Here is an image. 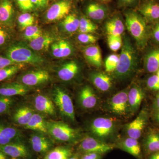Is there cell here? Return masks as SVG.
Returning a JSON list of instances; mask_svg holds the SVG:
<instances>
[{"instance_id":"484cf974","label":"cell","mask_w":159,"mask_h":159,"mask_svg":"<svg viewBox=\"0 0 159 159\" xmlns=\"http://www.w3.org/2000/svg\"><path fill=\"white\" fill-rule=\"evenodd\" d=\"M87 15L94 20H102L107 16L108 10L105 6L98 3H93L89 4L86 9Z\"/></svg>"},{"instance_id":"30bf717a","label":"cell","mask_w":159,"mask_h":159,"mask_svg":"<svg viewBox=\"0 0 159 159\" xmlns=\"http://www.w3.org/2000/svg\"><path fill=\"white\" fill-rule=\"evenodd\" d=\"M71 8L70 2L61 0L54 3L46 12L45 19L48 22L61 19L68 15Z\"/></svg>"},{"instance_id":"60d3db41","label":"cell","mask_w":159,"mask_h":159,"mask_svg":"<svg viewBox=\"0 0 159 159\" xmlns=\"http://www.w3.org/2000/svg\"><path fill=\"white\" fill-rule=\"evenodd\" d=\"M119 56L118 54H113L109 55L106 59L105 68L107 72H114L116 69L119 61Z\"/></svg>"},{"instance_id":"d590c367","label":"cell","mask_w":159,"mask_h":159,"mask_svg":"<svg viewBox=\"0 0 159 159\" xmlns=\"http://www.w3.org/2000/svg\"><path fill=\"white\" fill-rule=\"evenodd\" d=\"M23 66V64H16L0 69V82L13 77L17 74Z\"/></svg>"},{"instance_id":"94428289","label":"cell","mask_w":159,"mask_h":159,"mask_svg":"<svg viewBox=\"0 0 159 159\" xmlns=\"http://www.w3.org/2000/svg\"></svg>"},{"instance_id":"6f0895ef","label":"cell","mask_w":159,"mask_h":159,"mask_svg":"<svg viewBox=\"0 0 159 159\" xmlns=\"http://www.w3.org/2000/svg\"><path fill=\"white\" fill-rule=\"evenodd\" d=\"M157 76H158L159 77V70L158 71H157Z\"/></svg>"},{"instance_id":"4316f807","label":"cell","mask_w":159,"mask_h":159,"mask_svg":"<svg viewBox=\"0 0 159 159\" xmlns=\"http://www.w3.org/2000/svg\"><path fill=\"white\" fill-rule=\"evenodd\" d=\"M51 50L53 56L56 58L68 57L73 51L70 44L65 40H61L51 45Z\"/></svg>"},{"instance_id":"5b68a950","label":"cell","mask_w":159,"mask_h":159,"mask_svg":"<svg viewBox=\"0 0 159 159\" xmlns=\"http://www.w3.org/2000/svg\"><path fill=\"white\" fill-rule=\"evenodd\" d=\"M51 98L62 116L73 122L75 121L74 104L70 97L66 92L56 87L52 92Z\"/></svg>"},{"instance_id":"277c9868","label":"cell","mask_w":159,"mask_h":159,"mask_svg":"<svg viewBox=\"0 0 159 159\" xmlns=\"http://www.w3.org/2000/svg\"><path fill=\"white\" fill-rule=\"evenodd\" d=\"M48 134L54 140L60 143L74 144L79 140L78 130L66 123L57 121H47Z\"/></svg>"},{"instance_id":"816d5d0a","label":"cell","mask_w":159,"mask_h":159,"mask_svg":"<svg viewBox=\"0 0 159 159\" xmlns=\"http://www.w3.org/2000/svg\"><path fill=\"white\" fill-rule=\"evenodd\" d=\"M145 159H159V152L150 154Z\"/></svg>"},{"instance_id":"52a82bcc","label":"cell","mask_w":159,"mask_h":159,"mask_svg":"<svg viewBox=\"0 0 159 159\" xmlns=\"http://www.w3.org/2000/svg\"><path fill=\"white\" fill-rule=\"evenodd\" d=\"M50 79L48 71L38 69L23 73L18 77L17 82L30 88L42 85L48 82Z\"/></svg>"},{"instance_id":"cb8c5ba5","label":"cell","mask_w":159,"mask_h":159,"mask_svg":"<svg viewBox=\"0 0 159 159\" xmlns=\"http://www.w3.org/2000/svg\"><path fill=\"white\" fill-rule=\"evenodd\" d=\"M143 17L152 21L159 20V4L149 1L144 3L139 9Z\"/></svg>"},{"instance_id":"9f6ffc18","label":"cell","mask_w":159,"mask_h":159,"mask_svg":"<svg viewBox=\"0 0 159 159\" xmlns=\"http://www.w3.org/2000/svg\"><path fill=\"white\" fill-rule=\"evenodd\" d=\"M155 120L159 123V111L155 113L154 116Z\"/></svg>"},{"instance_id":"8d00e7d4","label":"cell","mask_w":159,"mask_h":159,"mask_svg":"<svg viewBox=\"0 0 159 159\" xmlns=\"http://www.w3.org/2000/svg\"><path fill=\"white\" fill-rule=\"evenodd\" d=\"M34 22V16L29 12H24L20 15L17 18L18 25L21 31H24L29 26L33 25Z\"/></svg>"},{"instance_id":"681fc988","label":"cell","mask_w":159,"mask_h":159,"mask_svg":"<svg viewBox=\"0 0 159 159\" xmlns=\"http://www.w3.org/2000/svg\"><path fill=\"white\" fill-rule=\"evenodd\" d=\"M153 108L155 113L159 111V93L157 95L155 99Z\"/></svg>"},{"instance_id":"74e56055","label":"cell","mask_w":159,"mask_h":159,"mask_svg":"<svg viewBox=\"0 0 159 159\" xmlns=\"http://www.w3.org/2000/svg\"><path fill=\"white\" fill-rule=\"evenodd\" d=\"M97 26L85 17H82L80 19L79 30L80 33H90L97 30Z\"/></svg>"},{"instance_id":"ac0fdd59","label":"cell","mask_w":159,"mask_h":159,"mask_svg":"<svg viewBox=\"0 0 159 159\" xmlns=\"http://www.w3.org/2000/svg\"><path fill=\"white\" fill-rule=\"evenodd\" d=\"M142 148L145 159L152 154L159 152V132L152 130L143 139Z\"/></svg>"},{"instance_id":"11a10c76","label":"cell","mask_w":159,"mask_h":159,"mask_svg":"<svg viewBox=\"0 0 159 159\" xmlns=\"http://www.w3.org/2000/svg\"><path fill=\"white\" fill-rule=\"evenodd\" d=\"M8 156L2 152V151L0 150V159H7Z\"/></svg>"},{"instance_id":"ee69618b","label":"cell","mask_w":159,"mask_h":159,"mask_svg":"<svg viewBox=\"0 0 159 159\" xmlns=\"http://www.w3.org/2000/svg\"><path fill=\"white\" fill-rule=\"evenodd\" d=\"M80 42L84 44H93L97 41V37L90 33H80L77 36Z\"/></svg>"},{"instance_id":"db71d44e","label":"cell","mask_w":159,"mask_h":159,"mask_svg":"<svg viewBox=\"0 0 159 159\" xmlns=\"http://www.w3.org/2000/svg\"><path fill=\"white\" fill-rule=\"evenodd\" d=\"M80 154L77 152L76 153H74L72 156L67 159H80Z\"/></svg>"},{"instance_id":"d4e9b609","label":"cell","mask_w":159,"mask_h":159,"mask_svg":"<svg viewBox=\"0 0 159 159\" xmlns=\"http://www.w3.org/2000/svg\"><path fill=\"white\" fill-rule=\"evenodd\" d=\"M90 79L94 86L102 92L109 90L112 86V80L107 74L101 72L92 73Z\"/></svg>"},{"instance_id":"bcb514c9","label":"cell","mask_w":159,"mask_h":159,"mask_svg":"<svg viewBox=\"0 0 159 159\" xmlns=\"http://www.w3.org/2000/svg\"><path fill=\"white\" fill-rule=\"evenodd\" d=\"M103 155L97 152L80 154V159H102Z\"/></svg>"},{"instance_id":"9c48e42d","label":"cell","mask_w":159,"mask_h":159,"mask_svg":"<svg viewBox=\"0 0 159 159\" xmlns=\"http://www.w3.org/2000/svg\"><path fill=\"white\" fill-rule=\"evenodd\" d=\"M16 20V12L12 0H0V25L12 29Z\"/></svg>"},{"instance_id":"91938a15","label":"cell","mask_w":159,"mask_h":159,"mask_svg":"<svg viewBox=\"0 0 159 159\" xmlns=\"http://www.w3.org/2000/svg\"><path fill=\"white\" fill-rule=\"evenodd\" d=\"M11 159H18L14 158H11Z\"/></svg>"},{"instance_id":"d6986e66","label":"cell","mask_w":159,"mask_h":159,"mask_svg":"<svg viewBox=\"0 0 159 159\" xmlns=\"http://www.w3.org/2000/svg\"><path fill=\"white\" fill-rule=\"evenodd\" d=\"M29 88L18 82L4 83L0 85V95L8 97L24 96L29 93Z\"/></svg>"},{"instance_id":"ffe728a7","label":"cell","mask_w":159,"mask_h":159,"mask_svg":"<svg viewBox=\"0 0 159 159\" xmlns=\"http://www.w3.org/2000/svg\"><path fill=\"white\" fill-rule=\"evenodd\" d=\"M79 101L83 108L91 109L97 105V97L90 87L85 86L80 92Z\"/></svg>"},{"instance_id":"1f68e13d","label":"cell","mask_w":159,"mask_h":159,"mask_svg":"<svg viewBox=\"0 0 159 159\" xmlns=\"http://www.w3.org/2000/svg\"><path fill=\"white\" fill-rule=\"evenodd\" d=\"M145 68L149 73H154L159 70V48L151 51L146 56Z\"/></svg>"},{"instance_id":"7402d4cb","label":"cell","mask_w":159,"mask_h":159,"mask_svg":"<svg viewBox=\"0 0 159 159\" xmlns=\"http://www.w3.org/2000/svg\"><path fill=\"white\" fill-rule=\"evenodd\" d=\"M79 67L77 63L70 61L62 65L57 71L58 78L64 81H68L74 79L78 74Z\"/></svg>"},{"instance_id":"603a6c76","label":"cell","mask_w":159,"mask_h":159,"mask_svg":"<svg viewBox=\"0 0 159 159\" xmlns=\"http://www.w3.org/2000/svg\"><path fill=\"white\" fill-rule=\"evenodd\" d=\"M144 97L142 89L137 86L133 87L128 91V108L134 113L139 109Z\"/></svg>"},{"instance_id":"d6a6232c","label":"cell","mask_w":159,"mask_h":159,"mask_svg":"<svg viewBox=\"0 0 159 159\" xmlns=\"http://www.w3.org/2000/svg\"><path fill=\"white\" fill-rule=\"evenodd\" d=\"M106 29L108 35L121 36L124 31V24L119 18H114L106 23Z\"/></svg>"},{"instance_id":"680465c9","label":"cell","mask_w":159,"mask_h":159,"mask_svg":"<svg viewBox=\"0 0 159 159\" xmlns=\"http://www.w3.org/2000/svg\"><path fill=\"white\" fill-rule=\"evenodd\" d=\"M101 1H103V2H107V1H109L110 0H101Z\"/></svg>"},{"instance_id":"8992f818","label":"cell","mask_w":159,"mask_h":159,"mask_svg":"<svg viewBox=\"0 0 159 159\" xmlns=\"http://www.w3.org/2000/svg\"><path fill=\"white\" fill-rule=\"evenodd\" d=\"M115 148L114 145L107 143L98 138L86 136L80 140L77 145L78 153L97 152L105 154Z\"/></svg>"},{"instance_id":"f35d334b","label":"cell","mask_w":159,"mask_h":159,"mask_svg":"<svg viewBox=\"0 0 159 159\" xmlns=\"http://www.w3.org/2000/svg\"><path fill=\"white\" fill-rule=\"evenodd\" d=\"M15 102L13 97L0 95V116L7 113L12 107Z\"/></svg>"},{"instance_id":"ba28073f","label":"cell","mask_w":159,"mask_h":159,"mask_svg":"<svg viewBox=\"0 0 159 159\" xmlns=\"http://www.w3.org/2000/svg\"><path fill=\"white\" fill-rule=\"evenodd\" d=\"M115 124L112 118L99 117L94 119L90 129L95 136L102 140L109 136L113 131Z\"/></svg>"},{"instance_id":"2e32d148","label":"cell","mask_w":159,"mask_h":159,"mask_svg":"<svg viewBox=\"0 0 159 159\" xmlns=\"http://www.w3.org/2000/svg\"><path fill=\"white\" fill-rule=\"evenodd\" d=\"M128 91L124 90L119 92L111 98L109 106L113 112L119 115L126 113L128 108Z\"/></svg>"},{"instance_id":"5bb4252c","label":"cell","mask_w":159,"mask_h":159,"mask_svg":"<svg viewBox=\"0 0 159 159\" xmlns=\"http://www.w3.org/2000/svg\"><path fill=\"white\" fill-rule=\"evenodd\" d=\"M33 105L35 110L42 115L49 116L56 115V109L51 97L44 94H38L33 99Z\"/></svg>"},{"instance_id":"7a4b0ae2","label":"cell","mask_w":159,"mask_h":159,"mask_svg":"<svg viewBox=\"0 0 159 159\" xmlns=\"http://www.w3.org/2000/svg\"><path fill=\"white\" fill-rule=\"evenodd\" d=\"M6 57L16 64H29L33 65L42 64L44 59L30 47L24 43L12 42L5 51Z\"/></svg>"},{"instance_id":"7c38bea8","label":"cell","mask_w":159,"mask_h":159,"mask_svg":"<svg viewBox=\"0 0 159 159\" xmlns=\"http://www.w3.org/2000/svg\"><path fill=\"white\" fill-rule=\"evenodd\" d=\"M45 134L37 132L32 134L30 137V145L34 152L41 154H46L53 148V142Z\"/></svg>"},{"instance_id":"b9f144b4","label":"cell","mask_w":159,"mask_h":159,"mask_svg":"<svg viewBox=\"0 0 159 159\" xmlns=\"http://www.w3.org/2000/svg\"><path fill=\"white\" fill-rule=\"evenodd\" d=\"M107 43L110 49L116 52L121 48L122 45V40L121 36L108 35Z\"/></svg>"},{"instance_id":"7dc6e473","label":"cell","mask_w":159,"mask_h":159,"mask_svg":"<svg viewBox=\"0 0 159 159\" xmlns=\"http://www.w3.org/2000/svg\"><path fill=\"white\" fill-rule=\"evenodd\" d=\"M14 64H16L15 63L11 60L9 59L6 56L3 57L0 55V69Z\"/></svg>"},{"instance_id":"6da1fadb","label":"cell","mask_w":159,"mask_h":159,"mask_svg":"<svg viewBox=\"0 0 159 159\" xmlns=\"http://www.w3.org/2000/svg\"><path fill=\"white\" fill-rule=\"evenodd\" d=\"M137 66L136 52L128 38H125L121 48L115 76L119 80L127 79L134 73Z\"/></svg>"},{"instance_id":"8fae6325","label":"cell","mask_w":159,"mask_h":159,"mask_svg":"<svg viewBox=\"0 0 159 159\" xmlns=\"http://www.w3.org/2000/svg\"><path fill=\"white\" fill-rule=\"evenodd\" d=\"M20 131L7 122L0 121V146L20 141Z\"/></svg>"},{"instance_id":"83f0119b","label":"cell","mask_w":159,"mask_h":159,"mask_svg":"<svg viewBox=\"0 0 159 159\" xmlns=\"http://www.w3.org/2000/svg\"><path fill=\"white\" fill-rule=\"evenodd\" d=\"M24 127L26 129L36 131L38 132L48 134L47 121L41 114L34 113L29 123Z\"/></svg>"},{"instance_id":"44dd1931","label":"cell","mask_w":159,"mask_h":159,"mask_svg":"<svg viewBox=\"0 0 159 159\" xmlns=\"http://www.w3.org/2000/svg\"><path fill=\"white\" fill-rule=\"evenodd\" d=\"M34 113L31 107L27 106L20 107L12 114V121L16 125L24 127L29 123Z\"/></svg>"},{"instance_id":"4dcf8cb0","label":"cell","mask_w":159,"mask_h":159,"mask_svg":"<svg viewBox=\"0 0 159 159\" xmlns=\"http://www.w3.org/2000/svg\"><path fill=\"white\" fill-rule=\"evenodd\" d=\"M54 38L47 34H42L39 37L31 41L29 47L34 51H44L53 43Z\"/></svg>"},{"instance_id":"7bdbcfd3","label":"cell","mask_w":159,"mask_h":159,"mask_svg":"<svg viewBox=\"0 0 159 159\" xmlns=\"http://www.w3.org/2000/svg\"><path fill=\"white\" fill-rule=\"evenodd\" d=\"M20 10L24 12L32 11L34 6L31 0H14Z\"/></svg>"},{"instance_id":"f546056e","label":"cell","mask_w":159,"mask_h":159,"mask_svg":"<svg viewBox=\"0 0 159 159\" xmlns=\"http://www.w3.org/2000/svg\"><path fill=\"white\" fill-rule=\"evenodd\" d=\"M74 154V150L70 146H59L46 153L43 159H67Z\"/></svg>"},{"instance_id":"3957f363","label":"cell","mask_w":159,"mask_h":159,"mask_svg":"<svg viewBox=\"0 0 159 159\" xmlns=\"http://www.w3.org/2000/svg\"><path fill=\"white\" fill-rule=\"evenodd\" d=\"M125 25L132 36L140 48L145 47L148 39V32L145 20L133 11L125 13Z\"/></svg>"},{"instance_id":"9a60e30c","label":"cell","mask_w":159,"mask_h":159,"mask_svg":"<svg viewBox=\"0 0 159 159\" xmlns=\"http://www.w3.org/2000/svg\"><path fill=\"white\" fill-rule=\"evenodd\" d=\"M0 150L14 158H26L30 156L29 148L20 141L0 146Z\"/></svg>"},{"instance_id":"f5cc1de1","label":"cell","mask_w":159,"mask_h":159,"mask_svg":"<svg viewBox=\"0 0 159 159\" xmlns=\"http://www.w3.org/2000/svg\"><path fill=\"white\" fill-rule=\"evenodd\" d=\"M120 2L124 5H130L134 3L137 0H120Z\"/></svg>"},{"instance_id":"f907efd6","label":"cell","mask_w":159,"mask_h":159,"mask_svg":"<svg viewBox=\"0 0 159 159\" xmlns=\"http://www.w3.org/2000/svg\"><path fill=\"white\" fill-rule=\"evenodd\" d=\"M153 35L155 40L159 43V23L154 29Z\"/></svg>"},{"instance_id":"f1b7e54d","label":"cell","mask_w":159,"mask_h":159,"mask_svg":"<svg viewBox=\"0 0 159 159\" xmlns=\"http://www.w3.org/2000/svg\"><path fill=\"white\" fill-rule=\"evenodd\" d=\"M84 54L87 60L93 66L99 68L102 65V55L98 46L93 45L86 47L84 50Z\"/></svg>"},{"instance_id":"836d02e7","label":"cell","mask_w":159,"mask_h":159,"mask_svg":"<svg viewBox=\"0 0 159 159\" xmlns=\"http://www.w3.org/2000/svg\"><path fill=\"white\" fill-rule=\"evenodd\" d=\"M61 24L65 31L73 33L79 29L80 19L75 14H69L65 17Z\"/></svg>"},{"instance_id":"f6af8a7d","label":"cell","mask_w":159,"mask_h":159,"mask_svg":"<svg viewBox=\"0 0 159 159\" xmlns=\"http://www.w3.org/2000/svg\"><path fill=\"white\" fill-rule=\"evenodd\" d=\"M147 85L151 90L159 91V77L157 74L152 75L148 78Z\"/></svg>"},{"instance_id":"c3c4849f","label":"cell","mask_w":159,"mask_h":159,"mask_svg":"<svg viewBox=\"0 0 159 159\" xmlns=\"http://www.w3.org/2000/svg\"><path fill=\"white\" fill-rule=\"evenodd\" d=\"M34 7L39 9L45 8L48 4V0H31Z\"/></svg>"},{"instance_id":"4fadbf2b","label":"cell","mask_w":159,"mask_h":159,"mask_svg":"<svg viewBox=\"0 0 159 159\" xmlns=\"http://www.w3.org/2000/svg\"><path fill=\"white\" fill-rule=\"evenodd\" d=\"M148 113L144 110L140 113L132 122L127 125L126 131L129 137L133 139H140L148 121Z\"/></svg>"},{"instance_id":"ab89813d","label":"cell","mask_w":159,"mask_h":159,"mask_svg":"<svg viewBox=\"0 0 159 159\" xmlns=\"http://www.w3.org/2000/svg\"><path fill=\"white\" fill-rule=\"evenodd\" d=\"M24 31V38L30 42L39 37L43 34L40 29L37 26H29Z\"/></svg>"},{"instance_id":"e575fe53","label":"cell","mask_w":159,"mask_h":159,"mask_svg":"<svg viewBox=\"0 0 159 159\" xmlns=\"http://www.w3.org/2000/svg\"><path fill=\"white\" fill-rule=\"evenodd\" d=\"M13 38L11 29L0 25V50L6 49L12 43Z\"/></svg>"},{"instance_id":"e0dca14e","label":"cell","mask_w":159,"mask_h":159,"mask_svg":"<svg viewBox=\"0 0 159 159\" xmlns=\"http://www.w3.org/2000/svg\"><path fill=\"white\" fill-rule=\"evenodd\" d=\"M114 146L115 148L117 147L130 154L138 159H144L142 146L138 139L128 137L119 141Z\"/></svg>"}]
</instances>
